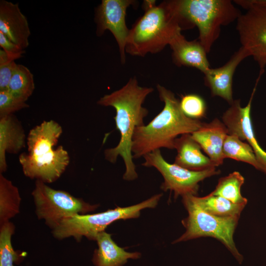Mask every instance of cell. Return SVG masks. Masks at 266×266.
Here are the masks:
<instances>
[{
	"instance_id": "cell-13",
	"label": "cell",
	"mask_w": 266,
	"mask_h": 266,
	"mask_svg": "<svg viewBox=\"0 0 266 266\" xmlns=\"http://www.w3.org/2000/svg\"><path fill=\"white\" fill-rule=\"evenodd\" d=\"M248 57L247 52L240 47L224 65L210 68L204 73L205 85L210 89L212 96L221 97L230 104L233 103V76L238 65Z\"/></svg>"
},
{
	"instance_id": "cell-4",
	"label": "cell",
	"mask_w": 266,
	"mask_h": 266,
	"mask_svg": "<svg viewBox=\"0 0 266 266\" xmlns=\"http://www.w3.org/2000/svg\"><path fill=\"white\" fill-rule=\"evenodd\" d=\"M144 10L130 30L125 51L131 55L143 57L147 53H157L182 30L169 0Z\"/></svg>"
},
{
	"instance_id": "cell-22",
	"label": "cell",
	"mask_w": 266,
	"mask_h": 266,
	"mask_svg": "<svg viewBox=\"0 0 266 266\" xmlns=\"http://www.w3.org/2000/svg\"><path fill=\"white\" fill-rule=\"evenodd\" d=\"M244 178L238 171H234L219 179L215 189L210 193L221 197L233 203L245 204L247 200L241 194Z\"/></svg>"
},
{
	"instance_id": "cell-9",
	"label": "cell",
	"mask_w": 266,
	"mask_h": 266,
	"mask_svg": "<svg viewBox=\"0 0 266 266\" xmlns=\"http://www.w3.org/2000/svg\"><path fill=\"white\" fill-rule=\"evenodd\" d=\"M246 12L237 20L241 46L258 63L260 74L266 66V0H236Z\"/></svg>"
},
{
	"instance_id": "cell-20",
	"label": "cell",
	"mask_w": 266,
	"mask_h": 266,
	"mask_svg": "<svg viewBox=\"0 0 266 266\" xmlns=\"http://www.w3.org/2000/svg\"><path fill=\"white\" fill-rule=\"evenodd\" d=\"M193 198L203 210L211 215L221 217H240L246 205L233 203L225 198L211 193L202 197L193 195Z\"/></svg>"
},
{
	"instance_id": "cell-14",
	"label": "cell",
	"mask_w": 266,
	"mask_h": 266,
	"mask_svg": "<svg viewBox=\"0 0 266 266\" xmlns=\"http://www.w3.org/2000/svg\"><path fill=\"white\" fill-rule=\"evenodd\" d=\"M0 32L23 49L29 46V25L18 3L0 1Z\"/></svg>"
},
{
	"instance_id": "cell-28",
	"label": "cell",
	"mask_w": 266,
	"mask_h": 266,
	"mask_svg": "<svg viewBox=\"0 0 266 266\" xmlns=\"http://www.w3.org/2000/svg\"><path fill=\"white\" fill-rule=\"evenodd\" d=\"M17 64L15 61L0 63V91L7 90Z\"/></svg>"
},
{
	"instance_id": "cell-7",
	"label": "cell",
	"mask_w": 266,
	"mask_h": 266,
	"mask_svg": "<svg viewBox=\"0 0 266 266\" xmlns=\"http://www.w3.org/2000/svg\"><path fill=\"white\" fill-rule=\"evenodd\" d=\"M182 202L188 216L181 223L185 232L173 243L202 237H211L220 241L241 264L242 255L237 249L233 234L240 217H221L203 210L194 201L192 195L183 196Z\"/></svg>"
},
{
	"instance_id": "cell-29",
	"label": "cell",
	"mask_w": 266,
	"mask_h": 266,
	"mask_svg": "<svg viewBox=\"0 0 266 266\" xmlns=\"http://www.w3.org/2000/svg\"><path fill=\"white\" fill-rule=\"evenodd\" d=\"M0 46L11 58L15 60L22 57L25 50L10 40L0 32Z\"/></svg>"
},
{
	"instance_id": "cell-21",
	"label": "cell",
	"mask_w": 266,
	"mask_h": 266,
	"mask_svg": "<svg viewBox=\"0 0 266 266\" xmlns=\"http://www.w3.org/2000/svg\"><path fill=\"white\" fill-rule=\"evenodd\" d=\"M21 200L18 188L0 173V225L19 213Z\"/></svg>"
},
{
	"instance_id": "cell-8",
	"label": "cell",
	"mask_w": 266,
	"mask_h": 266,
	"mask_svg": "<svg viewBox=\"0 0 266 266\" xmlns=\"http://www.w3.org/2000/svg\"><path fill=\"white\" fill-rule=\"evenodd\" d=\"M32 194L37 218L44 220L52 230L65 219L76 214H85L98 206L66 191L54 189L40 180H36Z\"/></svg>"
},
{
	"instance_id": "cell-19",
	"label": "cell",
	"mask_w": 266,
	"mask_h": 266,
	"mask_svg": "<svg viewBox=\"0 0 266 266\" xmlns=\"http://www.w3.org/2000/svg\"><path fill=\"white\" fill-rule=\"evenodd\" d=\"M98 248L94 253L92 262L95 266H122L130 259L140 258L139 252H128L119 246L105 231L99 233L96 238Z\"/></svg>"
},
{
	"instance_id": "cell-18",
	"label": "cell",
	"mask_w": 266,
	"mask_h": 266,
	"mask_svg": "<svg viewBox=\"0 0 266 266\" xmlns=\"http://www.w3.org/2000/svg\"><path fill=\"white\" fill-rule=\"evenodd\" d=\"M177 151L174 164L187 169L200 171L216 167L208 157L203 154L200 145L192 137L184 134L175 140Z\"/></svg>"
},
{
	"instance_id": "cell-27",
	"label": "cell",
	"mask_w": 266,
	"mask_h": 266,
	"mask_svg": "<svg viewBox=\"0 0 266 266\" xmlns=\"http://www.w3.org/2000/svg\"><path fill=\"white\" fill-rule=\"evenodd\" d=\"M26 101L14 95L8 90L0 91V117L29 107Z\"/></svg>"
},
{
	"instance_id": "cell-12",
	"label": "cell",
	"mask_w": 266,
	"mask_h": 266,
	"mask_svg": "<svg viewBox=\"0 0 266 266\" xmlns=\"http://www.w3.org/2000/svg\"><path fill=\"white\" fill-rule=\"evenodd\" d=\"M134 3L132 0H102L96 10V34L101 36L106 30L110 31L118 45L122 64L126 61L125 48L130 32L126 24V11Z\"/></svg>"
},
{
	"instance_id": "cell-1",
	"label": "cell",
	"mask_w": 266,
	"mask_h": 266,
	"mask_svg": "<svg viewBox=\"0 0 266 266\" xmlns=\"http://www.w3.org/2000/svg\"><path fill=\"white\" fill-rule=\"evenodd\" d=\"M153 91L152 88L140 86L134 77L121 89L104 95L97 101L99 105L111 106L116 110L114 119L120 139L115 147L104 150V158L113 164L119 156L122 158L125 166L123 177L126 181H133L138 177L132 152V139L135 129L144 125V119L148 110L142 104Z\"/></svg>"
},
{
	"instance_id": "cell-16",
	"label": "cell",
	"mask_w": 266,
	"mask_h": 266,
	"mask_svg": "<svg viewBox=\"0 0 266 266\" xmlns=\"http://www.w3.org/2000/svg\"><path fill=\"white\" fill-rule=\"evenodd\" d=\"M169 46L173 61L177 66L193 67L203 74L210 68L207 53L199 41H188L180 33Z\"/></svg>"
},
{
	"instance_id": "cell-17",
	"label": "cell",
	"mask_w": 266,
	"mask_h": 266,
	"mask_svg": "<svg viewBox=\"0 0 266 266\" xmlns=\"http://www.w3.org/2000/svg\"><path fill=\"white\" fill-rule=\"evenodd\" d=\"M25 143L24 128L14 114L0 117V173L7 168L6 154L18 153Z\"/></svg>"
},
{
	"instance_id": "cell-15",
	"label": "cell",
	"mask_w": 266,
	"mask_h": 266,
	"mask_svg": "<svg viewBox=\"0 0 266 266\" xmlns=\"http://www.w3.org/2000/svg\"><path fill=\"white\" fill-rule=\"evenodd\" d=\"M228 134L227 129L223 122L215 118L208 123H203L191 135L217 167L223 163L225 158L223 148Z\"/></svg>"
},
{
	"instance_id": "cell-23",
	"label": "cell",
	"mask_w": 266,
	"mask_h": 266,
	"mask_svg": "<svg viewBox=\"0 0 266 266\" xmlns=\"http://www.w3.org/2000/svg\"><path fill=\"white\" fill-rule=\"evenodd\" d=\"M223 152L225 159L230 158L249 164L261 171V166L252 147L247 142L235 135H227L223 145Z\"/></svg>"
},
{
	"instance_id": "cell-24",
	"label": "cell",
	"mask_w": 266,
	"mask_h": 266,
	"mask_svg": "<svg viewBox=\"0 0 266 266\" xmlns=\"http://www.w3.org/2000/svg\"><path fill=\"white\" fill-rule=\"evenodd\" d=\"M15 226L8 221L0 225V266H14L22 261L26 256L24 252L14 251L11 237L14 233Z\"/></svg>"
},
{
	"instance_id": "cell-26",
	"label": "cell",
	"mask_w": 266,
	"mask_h": 266,
	"mask_svg": "<svg viewBox=\"0 0 266 266\" xmlns=\"http://www.w3.org/2000/svg\"><path fill=\"white\" fill-rule=\"evenodd\" d=\"M180 108L188 117L198 119L203 117L206 112V104L203 99L196 94L183 96L180 100Z\"/></svg>"
},
{
	"instance_id": "cell-5",
	"label": "cell",
	"mask_w": 266,
	"mask_h": 266,
	"mask_svg": "<svg viewBox=\"0 0 266 266\" xmlns=\"http://www.w3.org/2000/svg\"><path fill=\"white\" fill-rule=\"evenodd\" d=\"M171 6L182 29L196 26L199 41L207 53L218 38L221 27L237 20L241 14L230 0H173Z\"/></svg>"
},
{
	"instance_id": "cell-10",
	"label": "cell",
	"mask_w": 266,
	"mask_h": 266,
	"mask_svg": "<svg viewBox=\"0 0 266 266\" xmlns=\"http://www.w3.org/2000/svg\"><path fill=\"white\" fill-rule=\"evenodd\" d=\"M143 157L145 161L142 165L157 169L164 178L161 189L165 192L168 190L173 192L175 198L188 195L197 196L200 181L220 173L216 167L195 171L174 163H169L163 158L160 149L151 152Z\"/></svg>"
},
{
	"instance_id": "cell-6",
	"label": "cell",
	"mask_w": 266,
	"mask_h": 266,
	"mask_svg": "<svg viewBox=\"0 0 266 266\" xmlns=\"http://www.w3.org/2000/svg\"><path fill=\"white\" fill-rule=\"evenodd\" d=\"M163 194L155 195L138 204L128 207H117L112 209L95 214H76L63 220L52 233L58 239L72 237L80 241L83 236L96 240L99 233L105 231L113 222L123 219L136 218L140 211L146 208H154L157 205Z\"/></svg>"
},
{
	"instance_id": "cell-3",
	"label": "cell",
	"mask_w": 266,
	"mask_h": 266,
	"mask_svg": "<svg viewBox=\"0 0 266 266\" xmlns=\"http://www.w3.org/2000/svg\"><path fill=\"white\" fill-rule=\"evenodd\" d=\"M62 133V126L54 120L44 121L30 131L27 138L28 153L19 157L26 176L45 183L61 177L70 161L68 152L62 145L54 147Z\"/></svg>"
},
{
	"instance_id": "cell-25",
	"label": "cell",
	"mask_w": 266,
	"mask_h": 266,
	"mask_svg": "<svg viewBox=\"0 0 266 266\" xmlns=\"http://www.w3.org/2000/svg\"><path fill=\"white\" fill-rule=\"evenodd\" d=\"M35 88L33 74L25 66L17 64L10 81L8 90L27 101Z\"/></svg>"
},
{
	"instance_id": "cell-11",
	"label": "cell",
	"mask_w": 266,
	"mask_h": 266,
	"mask_svg": "<svg viewBox=\"0 0 266 266\" xmlns=\"http://www.w3.org/2000/svg\"><path fill=\"white\" fill-rule=\"evenodd\" d=\"M259 79V78L257 79L247 105L242 107L240 100H234L224 113L222 122L227 129L228 134L235 135L243 141L245 140L250 145L261 166V171L266 174V152L260 146L256 139L251 118L252 102Z\"/></svg>"
},
{
	"instance_id": "cell-2",
	"label": "cell",
	"mask_w": 266,
	"mask_h": 266,
	"mask_svg": "<svg viewBox=\"0 0 266 266\" xmlns=\"http://www.w3.org/2000/svg\"><path fill=\"white\" fill-rule=\"evenodd\" d=\"M156 87L164 106L147 125L135 129L132 139L133 158L143 157L162 148L174 149L175 140L178 135L192 134L203 123L183 112L180 100L173 92L160 84Z\"/></svg>"
}]
</instances>
